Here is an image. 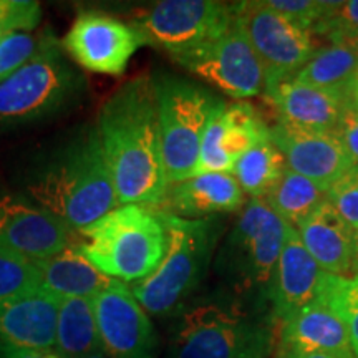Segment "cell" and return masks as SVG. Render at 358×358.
<instances>
[{
	"mask_svg": "<svg viewBox=\"0 0 358 358\" xmlns=\"http://www.w3.org/2000/svg\"><path fill=\"white\" fill-rule=\"evenodd\" d=\"M95 129L120 204L158 209L169 187L155 78L128 80L101 103Z\"/></svg>",
	"mask_w": 358,
	"mask_h": 358,
	"instance_id": "cell-1",
	"label": "cell"
},
{
	"mask_svg": "<svg viewBox=\"0 0 358 358\" xmlns=\"http://www.w3.org/2000/svg\"><path fill=\"white\" fill-rule=\"evenodd\" d=\"M40 208L73 232L118 208V196L95 124L70 141L29 185Z\"/></svg>",
	"mask_w": 358,
	"mask_h": 358,
	"instance_id": "cell-2",
	"label": "cell"
},
{
	"mask_svg": "<svg viewBox=\"0 0 358 358\" xmlns=\"http://www.w3.org/2000/svg\"><path fill=\"white\" fill-rule=\"evenodd\" d=\"M80 252L101 274L124 284L145 279L166 254L168 232L159 209L120 204L78 231Z\"/></svg>",
	"mask_w": 358,
	"mask_h": 358,
	"instance_id": "cell-3",
	"label": "cell"
},
{
	"mask_svg": "<svg viewBox=\"0 0 358 358\" xmlns=\"http://www.w3.org/2000/svg\"><path fill=\"white\" fill-rule=\"evenodd\" d=\"M168 232L166 254L145 279L131 284V292L148 315L166 317L199 287L213 262L219 241L216 219H182L163 213Z\"/></svg>",
	"mask_w": 358,
	"mask_h": 358,
	"instance_id": "cell-4",
	"label": "cell"
},
{
	"mask_svg": "<svg viewBox=\"0 0 358 358\" xmlns=\"http://www.w3.org/2000/svg\"><path fill=\"white\" fill-rule=\"evenodd\" d=\"M274 322L234 301L196 303L179 317L171 357L267 358L274 347Z\"/></svg>",
	"mask_w": 358,
	"mask_h": 358,
	"instance_id": "cell-5",
	"label": "cell"
},
{
	"mask_svg": "<svg viewBox=\"0 0 358 358\" xmlns=\"http://www.w3.org/2000/svg\"><path fill=\"white\" fill-rule=\"evenodd\" d=\"M83 92V75L66 60L53 34L29 64L0 82V129L52 118L75 105Z\"/></svg>",
	"mask_w": 358,
	"mask_h": 358,
	"instance_id": "cell-6",
	"label": "cell"
},
{
	"mask_svg": "<svg viewBox=\"0 0 358 358\" xmlns=\"http://www.w3.org/2000/svg\"><path fill=\"white\" fill-rule=\"evenodd\" d=\"M163 159L169 185L194 176L209 122L224 100L181 77L155 78Z\"/></svg>",
	"mask_w": 358,
	"mask_h": 358,
	"instance_id": "cell-7",
	"label": "cell"
},
{
	"mask_svg": "<svg viewBox=\"0 0 358 358\" xmlns=\"http://www.w3.org/2000/svg\"><path fill=\"white\" fill-rule=\"evenodd\" d=\"M289 224L264 199H250L216 257V271L239 294H261L271 280Z\"/></svg>",
	"mask_w": 358,
	"mask_h": 358,
	"instance_id": "cell-8",
	"label": "cell"
},
{
	"mask_svg": "<svg viewBox=\"0 0 358 358\" xmlns=\"http://www.w3.org/2000/svg\"><path fill=\"white\" fill-rule=\"evenodd\" d=\"M236 20V3L217 0H163L129 20L143 43L174 58L221 37Z\"/></svg>",
	"mask_w": 358,
	"mask_h": 358,
	"instance_id": "cell-9",
	"label": "cell"
},
{
	"mask_svg": "<svg viewBox=\"0 0 358 358\" xmlns=\"http://www.w3.org/2000/svg\"><path fill=\"white\" fill-rule=\"evenodd\" d=\"M173 60L237 101L261 95L266 87V71L237 17L221 37Z\"/></svg>",
	"mask_w": 358,
	"mask_h": 358,
	"instance_id": "cell-10",
	"label": "cell"
},
{
	"mask_svg": "<svg viewBox=\"0 0 358 358\" xmlns=\"http://www.w3.org/2000/svg\"><path fill=\"white\" fill-rule=\"evenodd\" d=\"M236 17L266 71V85L294 77L317 50L312 30L268 8L262 0L236 2Z\"/></svg>",
	"mask_w": 358,
	"mask_h": 358,
	"instance_id": "cell-11",
	"label": "cell"
},
{
	"mask_svg": "<svg viewBox=\"0 0 358 358\" xmlns=\"http://www.w3.org/2000/svg\"><path fill=\"white\" fill-rule=\"evenodd\" d=\"M143 38L129 24L105 12L87 10L62 40V47L75 64L98 75L120 77L129 60L143 47Z\"/></svg>",
	"mask_w": 358,
	"mask_h": 358,
	"instance_id": "cell-12",
	"label": "cell"
},
{
	"mask_svg": "<svg viewBox=\"0 0 358 358\" xmlns=\"http://www.w3.org/2000/svg\"><path fill=\"white\" fill-rule=\"evenodd\" d=\"M100 347L108 358H156L158 335L131 287L113 280L93 297Z\"/></svg>",
	"mask_w": 358,
	"mask_h": 358,
	"instance_id": "cell-13",
	"label": "cell"
},
{
	"mask_svg": "<svg viewBox=\"0 0 358 358\" xmlns=\"http://www.w3.org/2000/svg\"><path fill=\"white\" fill-rule=\"evenodd\" d=\"M73 232L47 209L0 192V250L27 262L55 256L73 244Z\"/></svg>",
	"mask_w": 358,
	"mask_h": 358,
	"instance_id": "cell-14",
	"label": "cell"
},
{
	"mask_svg": "<svg viewBox=\"0 0 358 358\" xmlns=\"http://www.w3.org/2000/svg\"><path fill=\"white\" fill-rule=\"evenodd\" d=\"M271 138V127L249 101H224L206 128L196 174L231 173L236 161Z\"/></svg>",
	"mask_w": 358,
	"mask_h": 358,
	"instance_id": "cell-15",
	"label": "cell"
},
{
	"mask_svg": "<svg viewBox=\"0 0 358 358\" xmlns=\"http://www.w3.org/2000/svg\"><path fill=\"white\" fill-rule=\"evenodd\" d=\"M271 140L284 156L285 166L324 189L355 166L332 133L312 131L279 120L271 127Z\"/></svg>",
	"mask_w": 358,
	"mask_h": 358,
	"instance_id": "cell-16",
	"label": "cell"
},
{
	"mask_svg": "<svg viewBox=\"0 0 358 358\" xmlns=\"http://www.w3.org/2000/svg\"><path fill=\"white\" fill-rule=\"evenodd\" d=\"M322 275L324 271L303 248L295 227L290 226L266 289L272 319L282 322L315 301Z\"/></svg>",
	"mask_w": 358,
	"mask_h": 358,
	"instance_id": "cell-17",
	"label": "cell"
},
{
	"mask_svg": "<svg viewBox=\"0 0 358 358\" xmlns=\"http://www.w3.org/2000/svg\"><path fill=\"white\" fill-rule=\"evenodd\" d=\"M58 306L40 289L0 302V353L55 348Z\"/></svg>",
	"mask_w": 358,
	"mask_h": 358,
	"instance_id": "cell-18",
	"label": "cell"
},
{
	"mask_svg": "<svg viewBox=\"0 0 358 358\" xmlns=\"http://www.w3.org/2000/svg\"><path fill=\"white\" fill-rule=\"evenodd\" d=\"M262 93L279 111V120L312 131L332 133L347 105L345 92L317 88L294 77L267 83Z\"/></svg>",
	"mask_w": 358,
	"mask_h": 358,
	"instance_id": "cell-19",
	"label": "cell"
},
{
	"mask_svg": "<svg viewBox=\"0 0 358 358\" xmlns=\"http://www.w3.org/2000/svg\"><path fill=\"white\" fill-rule=\"evenodd\" d=\"M245 194L231 173H203L169 185L159 211L182 219H208L244 208Z\"/></svg>",
	"mask_w": 358,
	"mask_h": 358,
	"instance_id": "cell-20",
	"label": "cell"
},
{
	"mask_svg": "<svg viewBox=\"0 0 358 358\" xmlns=\"http://www.w3.org/2000/svg\"><path fill=\"white\" fill-rule=\"evenodd\" d=\"M303 248L325 274L352 275L355 229L348 226L329 201L295 227Z\"/></svg>",
	"mask_w": 358,
	"mask_h": 358,
	"instance_id": "cell-21",
	"label": "cell"
},
{
	"mask_svg": "<svg viewBox=\"0 0 358 358\" xmlns=\"http://www.w3.org/2000/svg\"><path fill=\"white\" fill-rule=\"evenodd\" d=\"M279 350L353 355L345 325L319 301H312L280 322Z\"/></svg>",
	"mask_w": 358,
	"mask_h": 358,
	"instance_id": "cell-22",
	"label": "cell"
},
{
	"mask_svg": "<svg viewBox=\"0 0 358 358\" xmlns=\"http://www.w3.org/2000/svg\"><path fill=\"white\" fill-rule=\"evenodd\" d=\"M34 266L38 289L58 301L73 297L93 299L115 280L88 262L75 243L55 256L34 262Z\"/></svg>",
	"mask_w": 358,
	"mask_h": 358,
	"instance_id": "cell-23",
	"label": "cell"
},
{
	"mask_svg": "<svg viewBox=\"0 0 358 358\" xmlns=\"http://www.w3.org/2000/svg\"><path fill=\"white\" fill-rule=\"evenodd\" d=\"M55 350L64 358H83L101 350L93 299H64L58 306Z\"/></svg>",
	"mask_w": 358,
	"mask_h": 358,
	"instance_id": "cell-24",
	"label": "cell"
},
{
	"mask_svg": "<svg viewBox=\"0 0 358 358\" xmlns=\"http://www.w3.org/2000/svg\"><path fill=\"white\" fill-rule=\"evenodd\" d=\"M357 75L358 45L330 43L317 48L294 78L317 88L345 92Z\"/></svg>",
	"mask_w": 358,
	"mask_h": 358,
	"instance_id": "cell-25",
	"label": "cell"
},
{
	"mask_svg": "<svg viewBox=\"0 0 358 358\" xmlns=\"http://www.w3.org/2000/svg\"><path fill=\"white\" fill-rule=\"evenodd\" d=\"M325 199L327 189L289 168L264 198L268 208L292 227L306 221Z\"/></svg>",
	"mask_w": 358,
	"mask_h": 358,
	"instance_id": "cell-26",
	"label": "cell"
},
{
	"mask_svg": "<svg viewBox=\"0 0 358 358\" xmlns=\"http://www.w3.org/2000/svg\"><path fill=\"white\" fill-rule=\"evenodd\" d=\"M284 156L271 138L254 146L236 161L232 176L252 199H264L284 173Z\"/></svg>",
	"mask_w": 358,
	"mask_h": 358,
	"instance_id": "cell-27",
	"label": "cell"
},
{
	"mask_svg": "<svg viewBox=\"0 0 358 358\" xmlns=\"http://www.w3.org/2000/svg\"><path fill=\"white\" fill-rule=\"evenodd\" d=\"M315 301L324 303L345 325L352 353L358 358V275H322Z\"/></svg>",
	"mask_w": 358,
	"mask_h": 358,
	"instance_id": "cell-28",
	"label": "cell"
},
{
	"mask_svg": "<svg viewBox=\"0 0 358 358\" xmlns=\"http://www.w3.org/2000/svg\"><path fill=\"white\" fill-rule=\"evenodd\" d=\"M53 35L50 29L30 34H7L0 40V82L29 64Z\"/></svg>",
	"mask_w": 358,
	"mask_h": 358,
	"instance_id": "cell-29",
	"label": "cell"
},
{
	"mask_svg": "<svg viewBox=\"0 0 358 358\" xmlns=\"http://www.w3.org/2000/svg\"><path fill=\"white\" fill-rule=\"evenodd\" d=\"M312 34L325 37L330 43L358 45V0H340Z\"/></svg>",
	"mask_w": 358,
	"mask_h": 358,
	"instance_id": "cell-30",
	"label": "cell"
},
{
	"mask_svg": "<svg viewBox=\"0 0 358 358\" xmlns=\"http://www.w3.org/2000/svg\"><path fill=\"white\" fill-rule=\"evenodd\" d=\"M38 289V277L32 262L0 250V302Z\"/></svg>",
	"mask_w": 358,
	"mask_h": 358,
	"instance_id": "cell-31",
	"label": "cell"
},
{
	"mask_svg": "<svg viewBox=\"0 0 358 358\" xmlns=\"http://www.w3.org/2000/svg\"><path fill=\"white\" fill-rule=\"evenodd\" d=\"M272 10L287 17L295 24L313 30L338 2H322V0H262Z\"/></svg>",
	"mask_w": 358,
	"mask_h": 358,
	"instance_id": "cell-32",
	"label": "cell"
},
{
	"mask_svg": "<svg viewBox=\"0 0 358 358\" xmlns=\"http://www.w3.org/2000/svg\"><path fill=\"white\" fill-rule=\"evenodd\" d=\"M42 22V7L34 0H0V29L3 34H30Z\"/></svg>",
	"mask_w": 358,
	"mask_h": 358,
	"instance_id": "cell-33",
	"label": "cell"
},
{
	"mask_svg": "<svg viewBox=\"0 0 358 358\" xmlns=\"http://www.w3.org/2000/svg\"><path fill=\"white\" fill-rule=\"evenodd\" d=\"M327 201L345 219L348 226L358 229V164L342 174L327 189Z\"/></svg>",
	"mask_w": 358,
	"mask_h": 358,
	"instance_id": "cell-34",
	"label": "cell"
},
{
	"mask_svg": "<svg viewBox=\"0 0 358 358\" xmlns=\"http://www.w3.org/2000/svg\"><path fill=\"white\" fill-rule=\"evenodd\" d=\"M332 134L340 141L343 150L350 155L353 163L358 164V110L347 103L338 116Z\"/></svg>",
	"mask_w": 358,
	"mask_h": 358,
	"instance_id": "cell-35",
	"label": "cell"
},
{
	"mask_svg": "<svg viewBox=\"0 0 358 358\" xmlns=\"http://www.w3.org/2000/svg\"><path fill=\"white\" fill-rule=\"evenodd\" d=\"M0 358H64L55 348L48 350H12L0 353Z\"/></svg>",
	"mask_w": 358,
	"mask_h": 358,
	"instance_id": "cell-36",
	"label": "cell"
},
{
	"mask_svg": "<svg viewBox=\"0 0 358 358\" xmlns=\"http://www.w3.org/2000/svg\"><path fill=\"white\" fill-rule=\"evenodd\" d=\"M277 358H355V355H338V353H306V352H277Z\"/></svg>",
	"mask_w": 358,
	"mask_h": 358,
	"instance_id": "cell-37",
	"label": "cell"
},
{
	"mask_svg": "<svg viewBox=\"0 0 358 358\" xmlns=\"http://www.w3.org/2000/svg\"><path fill=\"white\" fill-rule=\"evenodd\" d=\"M345 98H347L348 105H352L353 108L358 110V75L353 78V82L347 87Z\"/></svg>",
	"mask_w": 358,
	"mask_h": 358,
	"instance_id": "cell-38",
	"label": "cell"
},
{
	"mask_svg": "<svg viewBox=\"0 0 358 358\" xmlns=\"http://www.w3.org/2000/svg\"><path fill=\"white\" fill-rule=\"evenodd\" d=\"M352 275H358V229L355 231V257H353V272Z\"/></svg>",
	"mask_w": 358,
	"mask_h": 358,
	"instance_id": "cell-39",
	"label": "cell"
},
{
	"mask_svg": "<svg viewBox=\"0 0 358 358\" xmlns=\"http://www.w3.org/2000/svg\"><path fill=\"white\" fill-rule=\"evenodd\" d=\"M83 358H108V357L105 355V352H103V350H98V352H93V353H90V355L83 357Z\"/></svg>",
	"mask_w": 358,
	"mask_h": 358,
	"instance_id": "cell-40",
	"label": "cell"
},
{
	"mask_svg": "<svg viewBox=\"0 0 358 358\" xmlns=\"http://www.w3.org/2000/svg\"><path fill=\"white\" fill-rule=\"evenodd\" d=\"M3 35H6V34H3V32H2V29H0V40H2Z\"/></svg>",
	"mask_w": 358,
	"mask_h": 358,
	"instance_id": "cell-41",
	"label": "cell"
}]
</instances>
